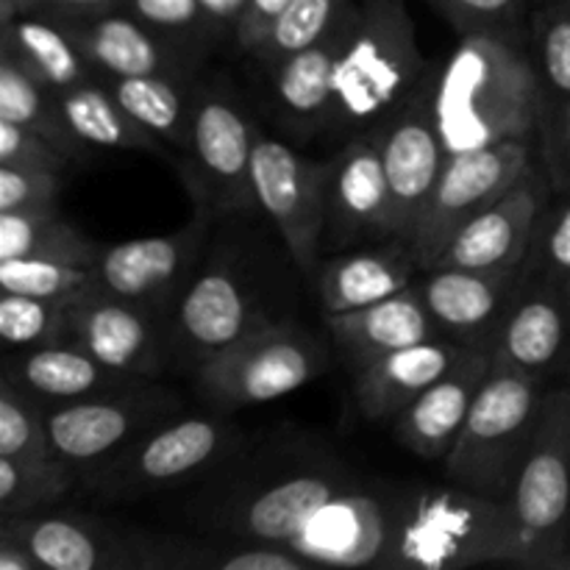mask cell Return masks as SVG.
<instances>
[{
  "instance_id": "cell-15",
  "label": "cell",
  "mask_w": 570,
  "mask_h": 570,
  "mask_svg": "<svg viewBox=\"0 0 570 570\" xmlns=\"http://www.w3.org/2000/svg\"><path fill=\"white\" fill-rule=\"evenodd\" d=\"M399 239L393 200L384 173L379 131H362L345 139L337 159L328 161L326 237L323 245L345 248L356 239Z\"/></svg>"
},
{
  "instance_id": "cell-1",
  "label": "cell",
  "mask_w": 570,
  "mask_h": 570,
  "mask_svg": "<svg viewBox=\"0 0 570 570\" xmlns=\"http://www.w3.org/2000/svg\"><path fill=\"white\" fill-rule=\"evenodd\" d=\"M538 76L523 45L471 33L434 76V122L445 154L510 139L538 142Z\"/></svg>"
},
{
  "instance_id": "cell-3",
  "label": "cell",
  "mask_w": 570,
  "mask_h": 570,
  "mask_svg": "<svg viewBox=\"0 0 570 570\" xmlns=\"http://www.w3.org/2000/svg\"><path fill=\"white\" fill-rule=\"evenodd\" d=\"M432 67L417 48L406 0H360L326 131L351 139L382 126L421 87Z\"/></svg>"
},
{
  "instance_id": "cell-49",
  "label": "cell",
  "mask_w": 570,
  "mask_h": 570,
  "mask_svg": "<svg viewBox=\"0 0 570 570\" xmlns=\"http://www.w3.org/2000/svg\"><path fill=\"white\" fill-rule=\"evenodd\" d=\"M289 3H293V0H248L243 20H239L237 31H234V42H237V48L245 50V53H250V50L262 42L267 28L276 22V17L282 14Z\"/></svg>"
},
{
  "instance_id": "cell-29",
  "label": "cell",
  "mask_w": 570,
  "mask_h": 570,
  "mask_svg": "<svg viewBox=\"0 0 570 570\" xmlns=\"http://www.w3.org/2000/svg\"><path fill=\"white\" fill-rule=\"evenodd\" d=\"M337 490L343 488L326 471L289 473L234 504L226 529L245 540L289 546L312 512L326 504Z\"/></svg>"
},
{
  "instance_id": "cell-37",
  "label": "cell",
  "mask_w": 570,
  "mask_h": 570,
  "mask_svg": "<svg viewBox=\"0 0 570 570\" xmlns=\"http://www.w3.org/2000/svg\"><path fill=\"white\" fill-rule=\"evenodd\" d=\"M351 3L354 0H293L248 56L256 65L273 72L287 56L326 37Z\"/></svg>"
},
{
  "instance_id": "cell-7",
  "label": "cell",
  "mask_w": 570,
  "mask_h": 570,
  "mask_svg": "<svg viewBox=\"0 0 570 570\" xmlns=\"http://www.w3.org/2000/svg\"><path fill=\"white\" fill-rule=\"evenodd\" d=\"M234 429L223 417L184 415L159 423L100 465L78 473L92 493L122 495L170 488L206 471L232 445Z\"/></svg>"
},
{
  "instance_id": "cell-18",
  "label": "cell",
  "mask_w": 570,
  "mask_h": 570,
  "mask_svg": "<svg viewBox=\"0 0 570 570\" xmlns=\"http://www.w3.org/2000/svg\"><path fill=\"white\" fill-rule=\"evenodd\" d=\"M265 323L271 321L259 315L248 284L228 262L215 259L184 289L173 332L198 367Z\"/></svg>"
},
{
  "instance_id": "cell-4",
  "label": "cell",
  "mask_w": 570,
  "mask_h": 570,
  "mask_svg": "<svg viewBox=\"0 0 570 570\" xmlns=\"http://www.w3.org/2000/svg\"><path fill=\"white\" fill-rule=\"evenodd\" d=\"M543 401V379L493 365L454 449L445 456L449 482L510 501L518 468L538 432Z\"/></svg>"
},
{
  "instance_id": "cell-5",
  "label": "cell",
  "mask_w": 570,
  "mask_h": 570,
  "mask_svg": "<svg viewBox=\"0 0 570 570\" xmlns=\"http://www.w3.org/2000/svg\"><path fill=\"white\" fill-rule=\"evenodd\" d=\"M510 507L518 532L515 566L560 570L570 554V387L546 390Z\"/></svg>"
},
{
  "instance_id": "cell-11",
  "label": "cell",
  "mask_w": 570,
  "mask_h": 570,
  "mask_svg": "<svg viewBox=\"0 0 570 570\" xmlns=\"http://www.w3.org/2000/svg\"><path fill=\"white\" fill-rule=\"evenodd\" d=\"M256 206L278 228L289 259L309 276L321 259L326 237L328 161H309L282 139L256 134L254 145Z\"/></svg>"
},
{
  "instance_id": "cell-30",
  "label": "cell",
  "mask_w": 570,
  "mask_h": 570,
  "mask_svg": "<svg viewBox=\"0 0 570 570\" xmlns=\"http://www.w3.org/2000/svg\"><path fill=\"white\" fill-rule=\"evenodd\" d=\"M0 50L14 56L28 72H33L56 95L83 87V83L104 81L98 67L83 56L76 39L53 17L26 11L11 22H3Z\"/></svg>"
},
{
  "instance_id": "cell-52",
  "label": "cell",
  "mask_w": 570,
  "mask_h": 570,
  "mask_svg": "<svg viewBox=\"0 0 570 570\" xmlns=\"http://www.w3.org/2000/svg\"><path fill=\"white\" fill-rule=\"evenodd\" d=\"M568 365H570V356H568Z\"/></svg>"
},
{
  "instance_id": "cell-21",
  "label": "cell",
  "mask_w": 570,
  "mask_h": 570,
  "mask_svg": "<svg viewBox=\"0 0 570 570\" xmlns=\"http://www.w3.org/2000/svg\"><path fill=\"white\" fill-rule=\"evenodd\" d=\"M209 232V215L195 212L193 220L173 234L139 237L100 248L98 284L109 295L156 309L161 298L189 271Z\"/></svg>"
},
{
  "instance_id": "cell-47",
  "label": "cell",
  "mask_w": 570,
  "mask_h": 570,
  "mask_svg": "<svg viewBox=\"0 0 570 570\" xmlns=\"http://www.w3.org/2000/svg\"><path fill=\"white\" fill-rule=\"evenodd\" d=\"M538 161L549 173L554 193H570V100L538 134Z\"/></svg>"
},
{
  "instance_id": "cell-53",
  "label": "cell",
  "mask_w": 570,
  "mask_h": 570,
  "mask_svg": "<svg viewBox=\"0 0 570 570\" xmlns=\"http://www.w3.org/2000/svg\"><path fill=\"white\" fill-rule=\"evenodd\" d=\"M534 3H538V0H534Z\"/></svg>"
},
{
  "instance_id": "cell-42",
  "label": "cell",
  "mask_w": 570,
  "mask_h": 570,
  "mask_svg": "<svg viewBox=\"0 0 570 570\" xmlns=\"http://www.w3.org/2000/svg\"><path fill=\"white\" fill-rule=\"evenodd\" d=\"M557 195H562V200L557 206L549 204L540 217L523 267L570 295V193Z\"/></svg>"
},
{
  "instance_id": "cell-19",
  "label": "cell",
  "mask_w": 570,
  "mask_h": 570,
  "mask_svg": "<svg viewBox=\"0 0 570 570\" xmlns=\"http://www.w3.org/2000/svg\"><path fill=\"white\" fill-rule=\"evenodd\" d=\"M570 356V295L523 267L521 284L493 340V365L543 379Z\"/></svg>"
},
{
  "instance_id": "cell-28",
  "label": "cell",
  "mask_w": 570,
  "mask_h": 570,
  "mask_svg": "<svg viewBox=\"0 0 570 570\" xmlns=\"http://www.w3.org/2000/svg\"><path fill=\"white\" fill-rule=\"evenodd\" d=\"M421 273L410 243L387 239L371 250H351L317 267L323 312H351L410 287Z\"/></svg>"
},
{
  "instance_id": "cell-39",
  "label": "cell",
  "mask_w": 570,
  "mask_h": 570,
  "mask_svg": "<svg viewBox=\"0 0 570 570\" xmlns=\"http://www.w3.org/2000/svg\"><path fill=\"white\" fill-rule=\"evenodd\" d=\"M100 287L98 271L56 259H6L0 262V293L33 295V298H81Z\"/></svg>"
},
{
  "instance_id": "cell-8",
  "label": "cell",
  "mask_w": 570,
  "mask_h": 570,
  "mask_svg": "<svg viewBox=\"0 0 570 570\" xmlns=\"http://www.w3.org/2000/svg\"><path fill=\"white\" fill-rule=\"evenodd\" d=\"M534 161H538L534 139H510L490 148L451 154L410 239L421 271H429L451 237L479 212L495 204Z\"/></svg>"
},
{
  "instance_id": "cell-50",
  "label": "cell",
  "mask_w": 570,
  "mask_h": 570,
  "mask_svg": "<svg viewBox=\"0 0 570 570\" xmlns=\"http://www.w3.org/2000/svg\"><path fill=\"white\" fill-rule=\"evenodd\" d=\"M200 6H204L206 17H209V26L215 28L217 37H220L223 31L234 37V31H237L239 20H243L245 14L248 0H200Z\"/></svg>"
},
{
  "instance_id": "cell-23",
  "label": "cell",
  "mask_w": 570,
  "mask_h": 570,
  "mask_svg": "<svg viewBox=\"0 0 570 570\" xmlns=\"http://www.w3.org/2000/svg\"><path fill=\"white\" fill-rule=\"evenodd\" d=\"M490 371H493V345H465L460 360L395 417V440L421 460H445Z\"/></svg>"
},
{
  "instance_id": "cell-34",
  "label": "cell",
  "mask_w": 570,
  "mask_h": 570,
  "mask_svg": "<svg viewBox=\"0 0 570 570\" xmlns=\"http://www.w3.org/2000/svg\"><path fill=\"white\" fill-rule=\"evenodd\" d=\"M0 120L28 128L59 148L72 165L89 159V148L67 128L53 89L45 87L14 56L0 50Z\"/></svg>"
},
{
  "instance_id": "cell-24",
  "label": "cell",
  "mask_w": 570,
  "mask_h": 570,
  "mask_svg": "<svg viewBox=\"0 0 570 570\" xmlns=\"http://www.w3.org/2000/svg\"><path fill=\"white\" fill-rule=\"evenodd\" d=\"M0 379L11 382L39 404L53 406L139 382V376H128L115 367H106L104 362L95 360L89 351L70 343V340L14 351L11 356H6Z\"/></svg>"
},
{
  "instance_id": "cell-46",
  "label": "cell",
  "mask_w": 570,
  "mask_h": 570,
  "mask_svg": "<svg viewBox=\"0 0 570 570\" xmlns=\"http://www.w3.org/2000/svg\"><path fill=\"white\" fill-rule=\"evenodd\" d=\"M0 165L33 167V170H50L65 176L72 161L39 134L14 126L9 120H0Z\"/></svg>"
},
{
  "instance_id": "cell-14",
  "label": "cell",
  "mask_w": 570,
  "mask_h": 570,
  "mask_svg": "<svg viewBox=\"0 0 570 570\" xmlns=\"http://www.w3.org/2000/svg\"><path fill=\"white\" fill-rule=\"evenodd\" d=\"M0 532L20 540L42 570H154L156 538L115 532L109 523L70 512L6 518Z\"/></svg>"
},
{
  "instance_id": "cell-2",
  "label": "cell",
  "mask_w": 570,
  "mask_h": 570,
  "mask_svg": "<svg viewBox=\"0 0 570 570\" xmlns=\"http://www.w3.org/2000/svg\"><path fill=\"white\" fill-rule=\"evenodd\" d=\"M510 501L465 488L415 490L393 504V532L382 568L460 570L490 562L515 566Z\"/></svg>"
},
{
  "instance_id": "cell-26",
  "label": "cell",
  "mask_w": 570,
  "mask_h": 570,
  "mask_svg": "<svg viewBox=\"0 0 570 570\" xmlns=\"http://www.w3.org/2000/svg\"><path fill=\"white\" fill-rule=\"evenodd\" d=\"M328 332L356 367L376 362L393 351L443 337L429 315L415 282L390 298L351 312H323Z\"/></svg>"
},
{
  "instance_id": "cell-44",
  "label": "cell",
  "mask_w": 570,
  "mask_h": 570,
  "mask_svg": "<svg viewBox=\"0 0 570 570\" xmlns=\"http://www.w3.org/2000/svg\"><path fill=\"white\" fill-rule=\"evenodd\" d=\"M187 557L181 560V568H206V570H304L315 568L304 554L293 546L265 543V540H245L239 543L223 546L212 551H195L193 546L184 543Z\"/></svg>"
},
{
  "instance_id": "cell-35",
  "label": "cell",
  "mask_w": 570,
  "mask_h": 570,
  "mask_svg": "<svg viewBox=\"0 0 570 570\" xmlns=\"http://www.w3.org/2000/svg\"><path fill=\"white\" fill-rule=\"evenodd\" d=\"M529 56L538 76V134L570 100V0H538L529 14Z\"/></svg>"
},
{
  "instance_id": "cell-13",
  "label": "cell",
  "mask_w": 570,
  "mask_h": 570,
  "mask_svg": "<svg viewBox=\"0 0 570 570\" xmlns=\"http://www.w3.org/2000/svg\"><path fill=\"white\" fill-rule=\"evenodd\" d=\"M551 198L554 187L549 173L540 161H534L495 204L479 212L451 237L432 267H471V271L521 267Z\"/></svg>"
},
{
  "instance_id": "cell-9",
  "label": "cell",
  "mask_w": 570,
  "mask_h": 570,
  "mask_svg": "<svg viewBox=\"0 0 570 570\" xmlns=\"http://www.w3.org/2000/svg\"><path fill=\"white\" fill-rule=\"evenodd\" d=\"M256 126L239 104L220 89H204L195 98L187 184L206 215H248L259 209L250 181Z\"/></svg>"
},
{
  "instance_id": "cell-38",
  "label": "cell",
  "mask_w": 570,
  "mask_h": 570,
  "mask_svg": "<svg viewBox=\"0 0 570 570\" xmlns=\"http://www.w3.org/2000/svg\"><path fill=\"white\" fill-rule=\"evenodd\" d=\"M72 301L0 293V340L14 351L65 343Z\"/></svg>"
},
{
  "instance_id": "cell-40",
  "label": "cell",
  "mask_w": 570,
  "mask_h": 570,
  "mask_svg": "<svg viewBox=\"0 0 570 570\" xmlns=\"http://www.w3.org/2000/svg\"><path fill=\"white\" fill-rule=\"evenodd\" d=\"M0 456L45 460L59 456L48 432V410L0 379Z\"/></svg>"
},
{
  "instance_id": "cell-33",
  "label": "cell",
  "mask_w": 570,
  "mask_h": 570,
  "mask_svg": "<svg viewBox=\"0 0 570 570\" xmlns=\"http://www.w3.org/2000/svg\"><path fill=\"white\" fill-rule=\"evenodd\" d=\"M98 256V245L65 220L59 206L0 212V262L56 259L95 267Z\"/></svg>"
},
{
  "instance_id": "cell-31",
  "label": "cell",
  "mask_w": 570,
  "mask_h": 570,
  "mask_svg": "<svg viewBox=\"0 0 570 570\" xmlns=\"http://www.w3.org/2000/svg\"><path fill=\"white\" fill-rule=\"evenodd\" d=\"M117 104L161 142L187 150L193 131L195 98L193 78L173 76H115L104 78Z\"/></svg>"
},
{
  "instance_id": "cell-17",
  "label": "cell",
  "mask_w": 570,
  "mask_h": 570,
  "mask_svg": "<svg viewBox=\"0 0 570 570\" xmlns=\"http://www.w3.org/2000/svg\"><path fill=\"white\" fill-rule=\"evenodd\" d=\"M521 267L471 271V267H432L421 271L415 287L443 337L462 345L490 343L510 309L521 284Z\"/></svg>"
},
{
  "instance_id": "cell-51",
  "label": "cell",
  "mask_w": 570,
  "mask_h": 570,
  "mask_svg": "<svg viewBox=\"0 0 570 570\" xmlns=\"http://www.w3.org/2000/svg\"><path fill=\"white\" fill-rule=\"evenodd\" d=\"M0 570H42V566L20 540L0 532Z\"/></svg>"
},
{
  "instance_id": "cell-27",
  "label": "cell",
  "mask_w": 570,
  "mask_h": 570,
  "mask_svg": "<svg viewBox=\"0 0 570 570\" xmlns=\"http://www.w3.org/2000/svg\"><path fill=\"white\" fill-rule=\"evenodd\" d=\"M462 351L465 345L456 340L434 337L356 367V406L367 421H395L429 384L438 382L460 360Z\"/></svg>"
},
{
  "instance_id": "cell-10",
  "label": "cell",
  "mask_w": 570,
  "mask_h": 570,
  "mask_svg": "<svg viewBox=\"0 0 570 570\" xmlns=\"http://www.w3.org/2000/svg\"><path fill=\"white\" fill-rule=\"evenodd\" d=\"M178 410L181 399L176 393L139 379L126 387L50 406L48 432L61 460L81 473L115 456L139 434L176 417Z\"/></svg>"
},
{
  "instance_id": "cell-12",
  "label": "cell",
  "mask_w": 570,
  "mask_h": 570,
  "mask_svg": "<svg viewBox=\"0 0 570 570\" xmlns=\"http://www.w3.org/2000/svg\"><path fill=\"white\" fill-rule=\"evenodd\" d=\"M434 76H438V65L429 70L421 87L382 126H376L390 200H393L395 234L404 243H410L415 234L423 209L434 193V184L449 159L438 134V122H434Z\"/></svg>"
},
{
  "instance_id": "cell-32",
  "label": "cell",
  "mask_w": 570,
  "mask_h": 570,
  "mask_svg": "<svg viewBox=\"0 0 570 570\" xmlns=\"http://www.w3.org/2000/svg\"><path fill=\"white\" fill-rule=\"evenodd\" d=\"M61 117L67 128L81 139L87 148H115V150H145V154H165L161 139L139 126L109 92L104 81L83 83L56 95Z\"/></svg>"
},
{
  "instance_id": "cell-41",
  "label": "cell",
  "mask_w": 570,
  "mask_h": 570,
  "mask_svg": "<svg viewBox=\"0 0 570 570\" xmlns=\"http://www.w3.org/2000/svg\"><path fill=\"white\" fill-rule=\"evenodd\" d=\"M534 0H451L449 26L460 37L490 33L527 48Z\"/></svg>"
},
{
  "instance_id": "cell-45",
  "label": "cell",
  "mask_w": 570,
  "mask_h": 570,
  "mask_svg": "<svg viewBox=\"0 0 570 570\" xmlns=\"http://www.w3.org/2000/svg\"><path fill=\"white\" fill-rule=\"evenodd\" d=\"M59 189H61V173L0 165V212L56 206V200H59Z\"/></svg>"
},
{
  "instance_id": "cell-22",
  "label": "cell",
  "mask_w": 570,
  "mask_h": 570,
  "mask_svg": "<svg viewBox=\"0 0 570 570\" xmlns=\"http://www.w3.org/2000/svg\"><path fill=\"white\" fill-rule=\"evenodd\" d=\"M67 340L81 345L106 367L139 379L159 373L167 351L154 323V309L115 298L104 287L72 301Z\"/></svg>"
},
{
  "instance_id": "cell-16",
  "label": "cell",
  "mask_w": 570,
  "mask_h": 570,
  "mask_svg": "<svg viewBox=\"0 0 570 570\" xmlns=\"http://www.w3.org/2000/svg\"><path fill=\"white\" fill-rule=\"evenodd\" d=\"M56 20V17H53ZM78 48L98 67L104 78L115 76H173L193 78L200 53L184 48L176 39L154 31L128 14L126 9H109L89 17L59 20Z\"/></svg>"
},
{
  "instance_id": "cell-43",
  "label": "cell",
  "mask_w": 570,
  "mask_h": 570,
  "mask_svg": "<svg viewBox=\"0 0 570 570\" xmlns=\"http://www.w3.org/2000/svg\"><path fill=\"white\" fill-rule=\"evenodd\" d=\"M120 9L195 53H204L206 42L217 37L200 0H120Z\"/></svg>"
},
{
  "instance_id": "cell-48",
  "label": "cell",
  "mask_w": 570,
  "mask_h": 570,
  "mask_svg": "<svg viewBox=\"0 0 570 570\" xmlns=\"http://www.w3.org/2000/svg\"><path fill=\"white\" fill-rule=\"evenodd\" d=\"M120 0H0V26L11 22L17 14L56 17V20H70V17H89L100 11L117 9Z\"/></svg>"
},
{
  "instance_id": "cell-36",
  "label": "cell",
  "mask_w": 570,
  "mask_h": 570,
  "mask_svg": "<svg viewBox=\"0 0 570 570\" xmlns=\"http://www.w3.org/2000/svg\"><path fill=\"white\" fill-rule=\"evenodd\" d=\"M76 468L61 456H0V521L56 510L76 488Z\"/></svg>"
},
{
  "instance_id": "cell-25",
  "label": "cell",
  "mask_w": 570,
  "mask_h": 570,
  "mask_svg": "<svg viewBox=\"0 0 570 570\" xmlns=\"http://www.w3.org/2000/svg\"><path fill=\"white\" fill-rule=\"evenodd\" d=\"M356 17H360V0L345 9L337 26L317 39L309 48L287 56L273 76V92H276L278 111L301 128H326L328 111L334 104V87L343 56L348 50L351 33H354Z\"/></svg>"
},
{
  "instance_id": "cell-20",
  "label": "cell",
  "mask_w": 570,
  "mask_h": 570,
  "mask_svg": "<svg viewBox=\"0 0 570 570\" xmlns=\"http://www.w3.org/2000/svg\"><path fill=\"white\" fill-rule=\"evenodd\" d=\"M393 532V504L365 490H337L293 538L312 566L382 568Z\"/></svg>"
},
{
  "instance_id": "cell-6",
  "label": "cell",
  "mask_w": 570,
  "mask_h": 570,
  "mask_svg": "<svg viewBox=\"0 0 570 570\" xmlns=\"http://www.w3.org/2000/svg\"><path fill=\"white\" fill-rule=\"evenodd\" d=\"M326 365V351L293 323H265L198 365V390L217 410H239L295 393Z\"/></svg>"
}]
</instances>
